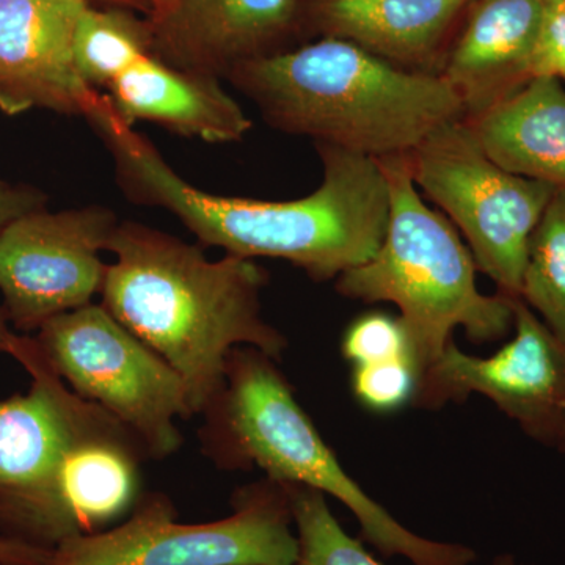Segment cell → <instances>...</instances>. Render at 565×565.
I'll list each match as a JSON object with an SVG mask.
<instances>
[{
  "instance_id": "6da1fadb",
  "label": "cell",
  "mask_w": 565,
  "mask_h": 565,
  "mask_svg": "<svg viewBox=\"0 0 565 565\" xmlns=\"http://www.w3.org/2000/svg\"><path fill=\"white\" fill-rule=\"evenodd\" d=\"M85 118L134 202L172 212L200 243L228 255L285 259L330 280L370 262L384 239L390 192L377 159L316 143L322 182L310 195L286 202L221 196L182 180L151 141L118 118L106 95Z\"/></svg>"
},
{
  "instance_id": "7a4b0ae2",
  "label": "cell",
  "mask_w": 565,
  "mask_h": 565,
  "mask_svg": "<svg viewBox=\"0 0 565 565\" xmlns=\"http://www.w3.org/2000/svg\"><path fill=\"white\" fill-rule=\"evenodd\" d=\"M107 252L103 307L180 374L193 415L221 392L230 353L255 348L280 360L288 341L262 313L267 274L250 258L211 262L202 248L118 223Z\"/></svg>"
},
{
  "instance_id": "3957f363",
  "label": "cell",
  "mask_w": 565,
  "mask_h": 565,
  "mask_svg": "<svg viewBox=\"0 0 565 565\" xmlns=\"http://www.w3.org/2000/svg\"><path fill=\"white\" fill-rule=\"evenodd\" d=\"M230 74L274 128L377 161L408 156L465 118L440 73L403 68L333 36L259 55Z\"/></svg>"
},
{
  "instance_id": "277c9868",
  "label": "cell",
  "mask_w": 565,
  "mask_h": 565,
  "mask_svg": "<svg viewBox=\"0 0 565 565\" xmlns=\"http://www.w3.org/2000/svg\"><path fill=\"white\" fill-rule=\"evenodd\" d=\"M275 362L255 348L230 353L221 392L200 415L203 455L222 470L258 468L266 479L330 494L356 516L364 541L382 555L414 565L473 564V548L401 525L345 473Z\"/></svg>"
},
{
  "instance_id": "5b68a950",
  "label": "cell",
  "mask_w": 565,
  "mask_h": 565,
  "mask_svg": "<svg viewBox=\"0 0 565 565\" xmlns=\"http://www.w3.org/2000/svg\"><path fill=\"white\" fill-rule=\"evenodd\" d=\"M379 162L390 192L385 236L370 262L338 277L337 289L349 299L396 305L422 381L456 329L476 343L500 340L514 311L509 297L479 291L473 255L451 223L424 203L407 156Z\"/></svg>"
},
{
  "instance_id": "8992f818",
  "label": "cell",
  "mask_w": 565,
  "mask_h": 565,
  "mask_svg": "<svg viewBox=\"0 0 565 565\" xmlns=\"http://www.w3.org/2000/svg\"><path fill=\"white\" fill-rule=\"evenodd\" d=\"M297 556L288 487L264 479L206 523L178 522L169 497L143 493L120 525L62 542L46 565H296Z\"/></svg>"
},
{
  "instance_id": "52a82bcc",
  "label": "cell",
  "mask_w": 565,
  "mask_h": 565,
  "mask_svg": "<svg viewBox=\"0 0 565 565\" xmlns=\"http://www.w3.org/2000/svg\"><path fill=\"white\" fill-rule=\"evenodd\" d=\"M0 351L32 375L28 393L0 401V519L22 541L52 552L76 537L57 492L66 457L85 437L118 422L77 396L33 341L9 332Z\"/></svg>"
},
{
  "instance_id": "ba28073f",
  "label": "cell",
  "mask_w": 565,
  "mask_h": 565,
  "mask_svg": "<svg viewBox=\"0 0 565 565\" xmlns=\"http://www.w3.org/2000/svg\"><path fill=\"white\" fill-rule=\"evenodd\" d=\"M407 159L416 188L456 223L498 294L522 296L531 237L557 189L501 169L465 118L446 122Z\"/></svg>"
},
{
  "instance_id": "9c48e42d",
  "label": "cell",
  "mask_w": 565,
  "mask_h": 565,
  "mask_svg": "<svg viewBox=\"0 0 565 565\" xmlns=\"http://www.w3.org/2000/svg\"><path fill=\"white\" fill-rule=\"evenodd\" d=\"M35 343L62 381L121 423L151 460L180 451L178 419L195 416L184 382L102 303L51 319Z\"/></svg>"
},
{
  "instance_id": "30bf717a",
  "label": "cell",
  "mask_w": 565,
  "mask_h": 565,
  "mask_svg": "<svg viewBox=\"0 0 565 565\" xmlns=\"http://www.w3.org/2000/svg\"><path fill=\"white\" fill-rule=\"evenodd\" d=\"M99 206L28 212L0 230L3 316L20 330H40L57 316L93 303L107 266L102 252L117 228Z\"/></svg>"
},
{
  "instance_id": "8fae6325",
  "label": "cell",
  "mask_w": 565,
  "mask_h": 565,
  "mask_svg": "<svg viewBox=\"0 0 565 565\" xmlns=\"http://www.w3.org/2000/svg\"><path fill=\"white\" fill-rule=\"evenodd\" d=\"M515 337L489 356L451 341L419 381L415 403L440 407L482 394L535 440L564 449L565 343L520 297L511 299Z\"/></svg>"
},
{
  "instance_id": "7c38bea8",
  "label": "cell",
  "mask_w": 565,
  "mask_h": 565,
  "mask_svg": "<svg viewBox=\"0 0 565 565\" xmlns=\"http://www.w3.org/2000/svg\"><path fill=\"white\" fill-rule=\"evenodd\" d=\"M87 0H0V107H47L87 117L103 93L74 63L77 22Z\"/></svg>"
},
{
  "instance_id": "4fadbf2b",
  "label": "cell",
  "mask_w": 565,
  "mask_h": 565,
  "mask_svg": "<svg viewBox=\"0 0 565 565\" xmlns=\"http://www.w3.org/2000/svg\"><path fill=\"white\" fill-rule=\"evenodd\" d=\"M545 0H471L468 18L441 76L462 102L465 120L534 79Z\"/></svg>"
},
{
  "instance_id": "5bb4252c",
  "label": "cell",
  "mask_w": 565,
  "mask_h": 565,
  "mask_svg": "<svg viewBox=\"0 0 565 565\" xmlns=\"http://www.w3.org/2000/svg\"><path fill=\"white\" fill-rule=\"evenodd\" d=\"M126 125L151 121L185 137L228 143L250 131V118L217 77L177 68L152 55L117 77L106 93Z\"/></svg>"
},
{
  "instance_id": "9a60e30c",
  "label": "cell",
  "mask_w": 565,
  "mask_h": 565,
  "mask_svg": "<svg viewBox=\"0 0 565 565\" xmlns=\"http://www.w3.org/2000/svg\"><path fill=\"white\" fill-rule=\"evenodd\" d=\"M468 122L501 169L565 189V87L559 77H534Z\"/></svg>"
},
{
  "instance_id": "2e32d148",
  "label": "cell",
  "mask_w": 565,
  "mask_h": 565,
  "mask_svg": "<svg viewBox=\"0 0 565 565\" xmlns=\"http://www.w3.org/2000/svg\"><path fill=\"white\" fill-rule=\"evenodd\" d=\"M169 7L173 66L215 77L259 57V47L288 28L297 0H174Z\"/></svg>"
},
{
  "instance_id": "e0dca14e",
  "label": "cell",
  "mask_w": 565,
  "mask_h": 565,
  "mask_svg": "<svg viewBox=\"0 0 565 565\" xmlns=\"http://www.w3.org/2000/svg\"><path fill=\"white\" fill-rule=\"evenodd\" d=\"M140 441L120 423L88 435L71 449L57 492L76 535L98 533L131 514L141 497Z\"/></svg>"
},
{
  "instance_id": "ac0fdd59",
  "label": "cell",
  "mask_w": 565,
  "mask_h": 565,
  "mask_svg": "<svg viewBox=\"0 0 565 565\" xmlns=\"http://www.w3.org/2000/svg\"><path fill=\"white\" fill-rule=\"evenodd\" d=\"M471 0H316L315 17L333 39L407 66L435 54ZM411 70V68H408Z\"/></svg>"
},
{
  "instance_id": "d6986e66",
  "label": "cell",
  "mask_w": 565,
  "mask_h": 565,
  "mask_svg": "<svg viewBox=\"0 0 565 565\" xmlns=\"http://www.w3.org/2000/svg\"><path fill=\"white\" fill-rule=\"evenodd\" d=\"M73 54L82 81L99 92L107 90L111 82L150 52L139 22L120 11L87 7L77 22Z\"/></svg>"
},
{
  "instance_id": "ffe728a7",
  "label": "cell",
  "mask_w": 565,
  "mask_h": 565,
  "mask_svg": "<svg viewBox=\"0 0 565 565\" xmlns=\"http://www.w3.org/2000/svg\"><path fill=\"white\" fill-rule=\"evenodd\" d=\"M520 299L565 343V189H557L531 237Z\"/></svg>"
},
{
  "instance_id": "44dd1931",
  "label": "cell",
  "mask_w": 565,
  "mask_h": 565,
  "mask_svg": "<svg viewBox=\"0 0 565 565\" xmlns=\"http://www.w3.org/2000/svg\"><path fill=\"white\" fill-rule=\"evenodd\" d=\"M286 487L299 542L296 565H382L364 550L362 542L345 533L330 511L326 494L307 487Z\"/></svg>"
},
{
  "instance_id": "7402d4cb",
  "label": "cell",
  "mask_w": 565,
  "mask_h": 565,
  "mask_svg": "<svg viewBox=\"0 0 565 565\" xmlns=\"http://www.w3.org/2000/svg\"><path fill=\"white\" fill-rule=\"evenodd\" d=\"M341 349L353 367L403 359L415 363L411 341L401 319L377 311L363 315L349 326Z\"/></svg>"
},
{
  "instance_id": "603a6c76",
  "label": "cell",
  "mask_w": 565,
  "mask_h": 565,
  "mask_svg": "<svg viewBox=\"0 0 565 565\" xmlns=\"http://www.w3.org/2000/svg\"><path fill=\"white\" fill-rule=\"evenodd\" d=\"M418 386V370L408 359L353 367V394L364 407L379 414L415 403Z\"/></svg>"
},
{
  "instance_id": "cb8c5ba5",
  "label": "cell",
  "mask_w": 565,
  "mask_h": 565,
  "mask_svg": "<svg viewBox=\"0 0 565 565\" xmlns=\"http://www.w3.org/2000/svg\"><path fill=\"white\" fill-rule=\"evenodd\" d=\"M565 68V0H545L535 51L534 76H559Z\"/></svg>"
},
{
  "instance_id": "d4e9b609",
  "label": "cell",
  "mask_w": 565,
  "mask_h": 565,
  "mask_svg": "<svg viewBox=\"0 0 565 565\" xmlns=\"http://www.w3.org/2000/svg\"><path fill=\"white\" fill-rule=\"evenodd\" d=\"M41 202L36 192L0 182V230L20 215L39 210Z\"/></svg>"
},
{
  "instance_id": "484cf974",
  "label": "cell",
  "mask_w": 565,
  "mask_h": 565,
  "mask_svg": "<svg viewBox=\"0 0 565 565\" xmlns=\"http://www.w3.org/2000/svg\"><path fill=\"white\" fill-rule=\"evenodd\" d=\"M51 550L14 537H0V565H46Z\"/></svg>"
},
{
  "instance_id": "4316f807",
  "label": "cell",
  "mask_w": 565,
  "mask_h": 565,
  "mask_svg": "<svg viewBox=\"0 0 565 565\" xmlns=\"http://www.w3.org/2000/svg\"><path fill=\"white\" fill-rule=\"evenodd\" d=\"M492 565H525L520 564L519 561L515 559L512 555H500L494 557Z\"/></svg>"
},
{
  "instance_id": "83f0119b",
  "label": "cell",
  "mask_w": 565,
  "mask_h": 565,
  "mask_svg": "<svg viewBox=\"0 0 565 565\" xmlns=\"http://www.w3.org/2000/svg\"><path fill=\"white\" fill-rule=\"evenodd\" d=\"M154 2L163 3V6H172L174 0H154Z\"/></svg>"
},
{
  "instance_id": "f1b7e54d",
  "label": "cell",
  "mask_w": 565,
  "mask_h": 565,
  "mask_svg": "<svg viewBox=\"0 0 565 565\" xmlns=\"http://www.w3.org/2000/svg\"><path fill=\"white\" fill-rule=\"evenodd\" d=\"M557 77H559V79L563 81L565 84V68L563 71H561L559 76H557Z\"/></svg>"
},
{
  "instance_id": "f546056e",
  "label": "cell",
  "mask_w": 565,
  "mask_h": 565,
  "mask_svg": "<svg viewBox=\"0 0 565 565\" xmlns=\"http://www.w3.org/2000/svg\"><path fill=\"white\" fill-rule=\"evenodd\" d=\"M564 449H565V444H564Z\"/></svg>"
}]
</instances>
